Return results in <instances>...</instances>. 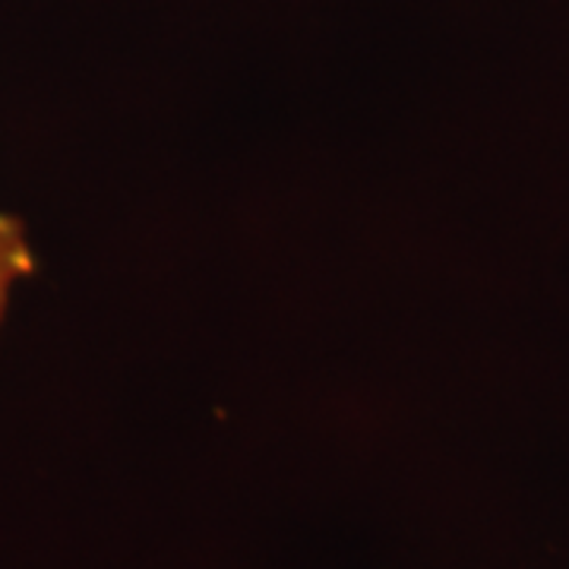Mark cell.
Returning <instances> with one entry per match:
<instances>
[{
  "label": "cell",
  "mask_w": 569,
  "mask_h": 569,
  "mask_svg": "<svg viewBox=\"0 0 569 569\" xmlns=\"http://www.w3.org/2000/svg\"><path fill=\"white\" fill-rule=\"evenodd\" d=\"M32 266H36V257L26 241L22 224L0 212V320L7 313L13 288L32 272Z\"/></svg>",
  "instance_id": "6da1fadb"
}]
</instances>
